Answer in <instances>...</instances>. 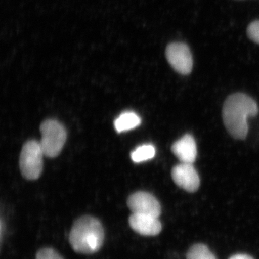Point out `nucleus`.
I'll return each instance as SVG.
<instances>
[{"instance_id": "2", "label": "nucleus", "mask_w": 259, "mask_h": 259, "mask_svg": "<svg viewBox=\"0 0 259 259\" xmlns=\"http://www.w3.org/2000/svg\"><path fill=\"white\" fill-rule=\"evenodd\" d=\"M105 240L102 223L92 216H83L75 221L69 234V243L74 251L93 254L100 250Z\"/></svg>"}, {"instance_id": "10", "label": "nucleus", "mask_w": 259, "mask_h": 259, "mask_svg": "<svg viewBox=\"0 0 259 259\" xmlns=\"http://www.w3.org/2000/svg\"><path fill=\"white\" fill-rule=\"evenodd\" d=\"M141 123V119L134 112H125L115 120V128L118 133L128 131L137 127Z\"/></svg>"}, {"instance_id": "5", "label": "nucleus", "mask_w": 259, "mask_h": 259, "mask_svg": "<svg viewBox=\"0 0 259 259\" xmlns=\"http://www.w3.org/2000/svg\"><path fill=\"white\" fill-rule=\"evenodd\" d=\"M167 61L172 68L182 75L192 72L193 68V59L190 49L184 42H171L166 49Z\"/></svg>"}, {"instance_id": "15", "label": "nucleus", "mask_w": 259, "mask_h": 259, "mask_svg": "<svg viewBox=\"0 0 259 259\" xmlns=\"http://www.w3.org/2000/svg\"><path fill=\"white\" fill-rule=\"evenodd\" d=\"M229 259H254L250 255L246 254H236L233 255Z\"/></svg>"}, {"instance_id": "11", "label": "nucleus", "mask_w": 259, "mask_h": 259, "mask_svg": "<svg viewBox=\"0 0 259 259\" xmlns=\"http://www.w3.org/2000/svg\"><path fill=\"white\" fill-rule=\"evenodd\" d=\"M156 155V148L151 144L140 146L131 153V159L135 163H141L152 159Z\"/></svg>"}, {"instance_id": "3", "label": "nucleus", "mask_w": 259, "mask_h": 259, "mask_svg": "<svg viewBox=\"0 0 259 259\" xmlns=\"http://www.w3.org/2000/svg\"><path fill=\"white\" fill-rule=\"evenodd\" d=\"M40 130L41 133L40 144L45 156L49 158L59 156L67 138L64 125L58 121L47 120L42 122Z\"/></svg>"}, {"instance_id": "14", "label": "nucleus", "mask_w": 259, "mask_h": 259, "mask_svg": "<svg viewBox=\"0 0 259 259\" xmlns=\"http://www.w3.org/2000/svg\"><path fill=\"white\" fill-rule=\"evenodd\" d=\"M247 33L250 40L259 44V20H255L250 24L247 29Z\"/></svg>"}, {"instance_id": "1", "label": "nucleus", "mask_w": 259, "mask_h": 259, "mask_svg": "<svg viewBox=\"0 0 259 259\" xmlns=\"http://www.w3.org/2000/svg\"><path fill=\"white\" fill-rule=\"evenodd\" d=\"M256 102L243 93L227 98L223 108V119L227 131L234 139L243 140L248 132V119L258 114Z\"/></svg>"}, {"instance_id": "7", "label": "nucleus", "mask_w": 259, "mask_h": 259, "mask_svg": "<svg viewBox=\"0 0 259 259\" xmlns=\"http://www.w3.org/2000/svg\"><path fill=\"white\" fill-rule=\"evenodd\" d=\"M174 182L187 192H195L200 185V179L192 163H181L172 168Z\"/></svg>"}, {"instance_id": "8", "label": "nucleus", "mask_w": 259, "mask_h": 259, "mask_svg": "<svg viewBox=\"0 0 259 259\" xmlns=\"http://www.w3.org/2000/svg\"><path fill=\"white\" fill-rule=\"evenodd\" d=\"M128 222L131 228L141 236H155L161 232V223L158 218L153 216L132 214Z\"/></svg>"}, {"instance_id": "6", "label": "nucleus", "mask_w": 259, "mask_h": 259, "mask_svg": "<svg viewBox=\"0 0 259 259\" xmlns=\"http://www.w3.org/2000/svg\"><path fill=\"white\" fill-rule=\"evenodd\" d=\"M127 206L133 214H146L159 218L161 204L152 194L146 192H137L127 199Z\"/></svg>"}, {"instance_id": "9", "label": "nucleus", "mask_w": 259, "mask_h": 259, "mask_svg": "<svg viewBox=\"0 0 259 259\" xmlns=\"http://www.w3.org/2000/svg\"><path fill=\"white\" fill-rule=\"evenodd\" d=\"M171 151L181 163H193L197 158V148L192 135L186 134L171 146Z\"/></svg>"}, {"instance_id": "13", "label": "nucleus", "mask_w": 259, "mask_h": 259, "mask_svg": "<svg viewBox=\"0 0 259 259\" xmlns=\"http://www.w3.org/2000/svg\"><path fill=\"white\" fill-rule=\"evenodd\" d=\"M36 259H64L53 248H45L37 253Z\"/></svg>"}, {"instance_id": "12", "label": "nucleus", "mask_w": 259, "mask_h": 259, "mask_svg": "<svg viewBox=\"0 0 259 259\" xmlns=\"http://www.w3.org/2000/svg\"><path fill=\"white\" fill-rule=\"evenodd\" d=\"M187 259H217L215 255L204 244H195L187 252Z\"/></svg>"}, {"instance_id": "4", "label": "nucleus", "mask_w": 259, "mask_h": 259, "mask_svg": "<svg viewBox=\"0 0 259 259\" xmlns=\"http://www.w3.org/2000/svg\"><path fill=\"white\" fill-rule=\"evenodd\" d=\"M44 156L45 154L40 142L29 141L25 143L20 157V171L25 179L35 180L40 177L44 168Z\"/></svg>"}]
</instances>
